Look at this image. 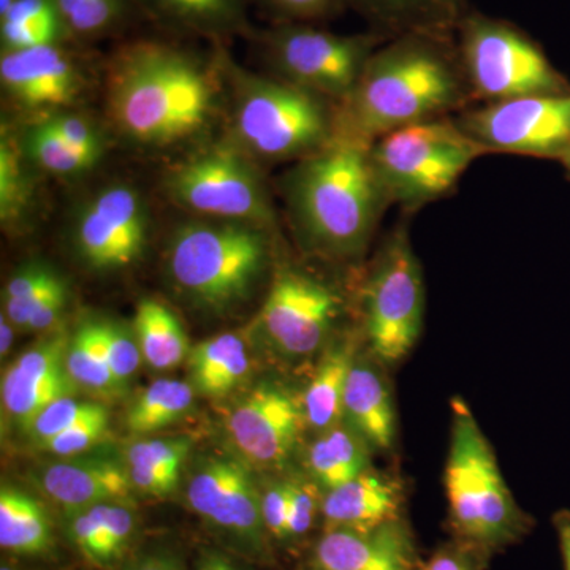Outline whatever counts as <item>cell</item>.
Instances as JSON below:
<instances>
[{"label":"cell","instance_id":"52a82bcc","mask_svg":"<svg viewBox=\"0 0 570 570\" xmlns=\"http://www.w3.org/2000/svg\"><path fill=\"white\" fill-rule=\"evenodd\" d=\"M485 149L461 126L428 119L393 130L370 146L387 202L417 206L450 193Z\"/></svg>","mask_w":570,"mask_h":570},{"label":"cell","instance_id":"8fae6325","mask_svg":"<svg viewBox=\"0 0 570 570\" xmlns=\"http://www.w3.org/2000/svg\"><path fill=\"white\" fill-rule=\"evenodd\" d=\"M425 287L406 228H396L367 276L363 317L371 352L384 365L412 351L423 328Z\"/></svg>","mask_w":570,"mask_h":570},{"label":"cell","instance_id":"4316f807","mask_svg":"<svg viewBox=\"0 0 570 570\" xmlns=\"http://www.w3.org/2000/svg\"><path fill=\"white\" fill-rule=\"evenodd\" d=\"M187 358L193 387L208 397L227 395L245 381L250 370L245 341L235 333L202 341L190 348Z\"/></svg>","mask_w":570,"mask_h":570},{"label":"cell","instance_id":"5b68a950","mask_svg":"<svg viewBox=\"0 0 570 570\" xmlns=\"http://www.w3.org/2000/svg\"><path fill=\"white\" fill-rule=\"evenodd\" d=\"M444 483L453 539L493 554L530 534L534 521L517 504L489 439L460 397L452 403Z\"/></svg>","mask_w":570,"mask_h":570},{"label":"cell","instance_id":"ac0fdd59","mask_svg":"<svg viewBox=\"0 0 570 570\" xmlns=\"http://www.w3.org/2000/svg\"><path fill=\"white\" fill-rule=\"evenodd\" d=\"M69 341L66 330L56 328L22 352L3 373L2 406L22 431L45 407L78 392L66 365Z\"/></svg>","mask_w":570,"mask_h":570},{"label":"cell","instance_id":"4dcf8cb0","mask_svg":"<svg viewBox=\"0 0 570 570\" xmlns=\"http://www.w3.org/2000/svg\"><path fill=\"white\" fill-rule=\"evenodd\" d=\"M193 384L178 379H160L149 385L126 415L127 431L146 436L184 417L194 404Z\"/></svg>","mask_w":570,"mask_h":570},{"label":"cell","instance_id":"f35d334b","mask_svg":"<svg viewBox=\"0 0 570 570\" xmlns=\"http://www.w3.org/2000/svg\"><path fill=\"white\" fill-rule=\"evenodd\" d=\"M322 497L324 490L314 480L292 482L291 515L285 546H296L309 538L317 521L322 520Z\"/></svg>","mask_w":570,"mask_h":570},{"label":"cell","instance_id":"b9f144b4","mask_svg":"<svg viewBox=\"0 0 570 570\" xmlns=\"http://www.w3.org/2000/svg\"><path fill=\"white\" fill-rule=\"evenodd\" d=\"M45 122L61 135L75 148L102 157L105 138L102 132L89 119L75 112L55 111L43 116Z\"/></svg>","mask_w":570,"mask_h":570},{"label":"cell","instance_id":"277c9868","mask_svg":"<svg viewBox=\"0 0 570 570\" xmlns=\"http://www.w3.org/2000/svg\"><path fill=\"white\" fill-rule=\"evenodd\" d=\"M217 61L232 88V142L250 159L302 160L335 138L336 112L324 97L242 69L223 48Z\"/></svg>","mask_w":570,"mask_h":570},{"label":"cell","instance_id":"ab89813d","mask_svg":"<svg viewBox=\"0 0 570 570\" xmlns=\"http://www.w3.org/2000/svg\"><path fill=\"white\" fill-rule=\"evenodd\" d=\"M108 428H110V414H108L107 407L102 406L89 417L67 428L40 449L47 450L52 455L66 456V459L78 456L99 444L107 436Z\"/></svg>","mask_w":570,"mask_h":570},{"label":"cell","instance_id":"11a10c76","mask_svg":"<svg viewBox=\"0 0 570 570\" xmlns=\"http://www.w3.org/2000/svg\"><path fill=\"white\" fill-rule=\"evenodd\" d=\"M561 164L564 165L566 171H568V175L570 176V149L564 154V156H562Z\"/></svg>","mask_w":570,"mask_h":570},{"label":"cell","instance_id":"d6986e66","mask_svg":"<svg viewBox=\"0 0 570 570\" xmlns=\"http://www.w3.org/2000/svg\"><path fill=\"white\" fill-rule=\"evenodd\" d=\"M3 92L29 111H59L80 92L81 73L66 43L29 50L2 51Z\"/></svg>","mask_w":570,"mask_h":570},{"label":"cell","instance_id":"6da1fadb","mask_svg":"<svg viewBox=\"0 0 570 570\" xmlns=\"http://www.w3.org/2000/svg\"><path fill=\"white\" fill-rule=\"evenodd\" d=\"M105 85L112 126L146 148H168L197 137L208 129L219 100V78L212 63L164 40L122 43L108 61Z\"/></svg>","mask_w":570,"mask_h":570},{"label":"cell","instance_id":"8d00e7d4","mask_svg":"<svg viewBox=\"0 0 570 570\" xmlns=\"http://www.w3.org/2000/svg\"><path fill=\"white\" fill-rule=\"evenodd\" d=\"M104 404L97 401L77 400L75 396L61 397L33 419L31 425L24 433L31 438L32 444L37 448L47 444L52 438L75 425L80 420L89 417L94 412L99 411Z\"/></svg>","mask_w":570,"mask_h":570},{"label":"cell","instance_id":"d4e9b609","mask_svg":"<svg viewBox=\"0 0 570 570\" xmlns=\"http://www.w3.org/2000/svg\"><path fill=\"white\" fill-rule=\"evenodd\" d=\"M373 448L348 423L341 422L317 433L307 448L306 463L311 478L328 491L351 482L371 468Z\"/></svg>","mask_w":570,"mask_h":570},{"label":"cell","instance_id":"9f6ffc18","mask_svg":"<svg viewBox=\"0 0 570 570\" xmlns=\"http://www.w3.org/2000/svg\"><path fill=\"white\" fill-rule=\"evenodd\" d=\"M13 2H14V0H0V13H3V11L9 9L11 3H13Z\"/></svg>","mask_w":570,"mask_h":570},{"label":"cell","instance_id":"cb8c5ba5","mask_svg":"<svg viewBox=\"0 0 570 570\" xmlns=\"http://www.w3.org/2000/svg\"><path fill=\"white\" fill-rule=\"evenodd\" d=\"M0 547L29 560H48L58 549L50 512L39 499L6 483L0 490Z\"/></svg>","mask_w":570,"mask_h":570},{"label":"cell","instance_id":"8992f818","mask_svg":"<svg viewBox=\"0 0 570 570\" xmlns=\"http://www.w3.org/2000/svg\"><path fill=\"white\" fill-rule=\"evenodd\" d=\"M269 253L266 228L197 217L170 236L167 272L195 306L223 314L253 296L268 268Z\"/></svg>","mask_w":570,"mask_h":570},{"label":"cell","instance_id":"7a4b0ae2","mask_svg":"<svg viewBox=\"0 0 570 570\" xmlns=\"http://www.w3.org/2000/svg\"><path fill=\"white\" fill-rule=\"evenodd\" d=\"M466 86L442 33H401L371 56L354 91L337 105L335 137L371 146L459 107Z\"/></svg>","mask_w":570,"mask_h":570},{"label":"cell","instance_id":"1f68e13d","mask_svg":"<svg viewBox=\"0 0 570 570\" xmlns=\"http://www.w3.org/2000/svg\"><path fill=\"white\" fill-rule=\"evenodd\" d=\"M22 153L32 167L52 176H78L99 164V157L75 148L51 129L43 118L26 129L20 140Z\"/></svg>","mask_w":570,"mask_h":570},{"label":"cell","instance_id":"9a60e30c","mask_svg":"<svg viewBox=\"0 0 570 570\" xmlns=\"http://www.w3.org/2000/svg\"><path fill=\"white\" fill-rule=\"evenodd\" d=\"M340 307V296L324 281L285 268L273 281L258 324L276 352L303 358L324 346Z\"/></svg>","mask_w":570,"mask_h":570},{"label":"cell","instance_id":"7bdbcfd3","mask_svg":"<svg viewBox=\"0 0 570 570\" xmlns=\"http://www.w3.org/2000/svg\"><path fill=\"white\" fill-rule=\"evenodd\" d=\"M292 482L269 483L262 491V515L272 542H287L288 515H291Z\"/></svg>","mask_w":570,"mask_h":570},{"label":"cell","instance_id":"74e56055","mask_svg":"<svg viewBox=\"0 0 570 570\" xmlns=\"http://www.w3.org/2000/svg\"><path fill=\"white\" fill-rule=\"evenodd\" d=\"M97 330L112 377L122 389L140 367L142 356L137 340L121 325L112 322L97 321Z\"/></svg>","mask_w":570,"mask_h":570},{"label":"cell","instance_id":"e575fe53","mask_svg":"<svg viewBox=\"0 0 570 570\" xmlns=\"http://www.w3.org/2000/svg\"><path fill=\"white\" fill-rule=\"evenodd\" d=\"M67 371L78 389L112 395L121 392L100 346L97 321H85L70 335L66 356Z\"/></svg>","mask_w":570,"mask_h":570},{"label":"cell","instance_id":"d6a6232c","mask_svg":"<svg viewBox=\"0 0 570 570\" xmlns=\"http://www.w3.org/2000/svg\"><path fill=\"white\" fill-rule=\"evenodd\" d=\"M31 164L20 140L3 127L0 138V220L3 227H18L29 216L33 202Z\"/></svg>","mask_w":570,"mask_h":570},{"label":"cell","instance_id":"816d5d0a","mask_svg":"<svg viewBox=\"0 0 570 570\" xmlns=\"http://www.w3.org/2000/svg\"><path fill=\"white\" fill-rule=\"evenodd\" d=\"M14 326L11 324L6 314L0 316V355L6 356L9 354L11 346H13Z\"/></svg>","mask_w":570,"mask_h":570},{"label":"cell","instance_id":"7c38bea8","mask_svg":"<svg viewBox=\"0 0 570 570\" xmlns=\"http://www.w3.org/2000/svg\"><path fill=\"white\" fill-rule=\"evenodd\" d=\"M187 504L232 550L250 561H273V542L262 515V491L242 461L216 456L189 479Z\"/></svg>","mask_w":570,"mask_h":570},{"label":"cell","instance_id":"83f0119b","mask_svg":"<svg viewBox=\"0 0 570 570\" xmlns=\"http://www.w3.org/2000/svg\"><path fill=\"white\" fill-rule=\"evenodd\" d=\"M134 335L142 360L156 371L181 365L193 348L181 321L157 299L145 298L138 303Z\"/></svg>","mask_w":570,"mask_h":570},{"label":"cell","instance_id":"4fadbf2b","mask_svg":"<svg viewBox=\"0 0 570 570\" xmlns=\"http://www.w3.org/2000/svg\"><path fill=\"white\" fill-rule=\"evenodd\" d=\"M460 126L485 151L561 160L570 149V91L487 104Z\"/></svg>","mask_w":570,"mask_h":570},{"label":"cell","instance_id":"ffe728a7","mask_svg":"<svg viewBox=\"0 0 570 570\" xmlns=\"http://www.w3.org/2000/svg\"><path fill=\"white\" fill-rule=\"evenodd\" d=\"M37 483L45 497L69 510L91 508L104 502H129L132 493L127 468L108 459L52 461L37 471Z\"/></svg>","mask_w":570,"mask_h":570},{"label":"cell","instance_id":"5bb4252c","mask_svg":"<svg viewBox=\"0 0 570 570\" xmlns=\"http://www.w3.org/2000/svg\"><path fill=\"white\" fill-rule=\"evenodd\" d=\"M151 234V214L142 195L129 184L97 190L73 217V246L94 272H121L137 264Z\"/></svg>","mask_w":570,"mask_h":570},{"label":"cell","instance_id":"f907efd6","mask_svg":"<svg viewBox=\"0 0 570 570\" xmlns=\"http://www.w3.org/2000/svg\"><path fill=\"white\" fill-rule=\"evenodd\" d=\"M554 531L558 534V542H560V550L562 557V564L564 570H570V512L569 510H560L553 517Z\"/></svg>","mask_w":570,"mask_h":570},{"label":"cell","instance_id":"681fc988","mask_svg":"<svg viewBox=\"0 0 570 570\" xmlns=\"http://www.w3.org/2000/svg\"><path fill=\"white\" fill-rule=\"evenodd\" d=\"M194 570H245L234 554L217 547H204L195 558Z\"/></svg>","mask_w":570,"mask_h":570},{"label":"cell","instance_id":"f546056e","mask_svg":"<svg viewBox=\"0 0 570 570\" xmlns=\"http://www.w3.org/2000/svg\"><path fill=\"white\" fill-rule=\"evenodd\" d=\"M371 21L397 33H442L455 21L456 14L441 0H346Z\"/></svg>","mask_w":570,"mask_h":570},{"label":"cell","instance_id":"f1b7e54d","mask_svg":"<svg viewBox=\"0 0 570 570\" xmlns=\"http://www.w3.org/2000/svg\"><path fill=\"white\" fill-rule=\"evenodd\" d=\"M73 39L55 0H14L0 13L2 51L29 50Z\"/></svg>","mask_w":570,"mask_h":570},{"label":"cell","instance_id":"bcb514c9","mask_svg":"<svg viewBox=\"0 0 570 570\" xmlns=\"http://www.w3.org/2000/svg\"><path fill=\"white\" fill-rule=\"evenodd\" d=\"M56 275L58 273L52 272L50 266L39 264V262H32V264L22 266L10 277L9 283L3 288L2 302L24 298V296L33 294L41 285L47 284L48 281H51Z\"/></svg>","mask_w":570,"mask_h":570},{"label":"cell","instance_id":"836d02e7","mask_svg":"<svg viewBox=\"0 0 570 570\" xmlns=\"http://www.w3.org/2000/svg\"><path fill=\"white\" fill-rule=\"evenodd\" d=\"M71 39L94 40L121 32L130 20L134 0H55Z\"/></svg>","mask_w":570,"mask_h":570},{"label":"cell","instance_id":"2e32d148","mask_svg":"<svg viewBox=\"0 0 570 570\" xmlns=\"http://www.w3.org/2000/svg\"><path fill=\"white\" fill-rule=\"evenodd\" d=\"M225 428L243 459L255 466H283L306 428L302 400L279 385H258L236 404Z\"/></svg>","mask_w":570,"mask_h":570},{"label":"cell","instance_id":"60d3db41","mask_svg":"<svg viewBox=\"0 0 570 570\" xmlns=\"http://www.w3.org/2000/svg\"><path fill=\"white\" fill-rule=\"evenodd\" d=\"M269 14L281 22H307L335 17L346 7V0H257Z\"/></svg>","mask_w":570,"mask_h":570},{"label":"cell","instance_id":"7402d4cb","mask_svg":"<svg viewBox=\"0 0 570 570\" xmlns=\"http://www.w3.org/2000/svg\"><path fill=\"white\" fill-rule=\"evenodd\" d=\"M376 360L356 354L344 392V422L373 450H390L396 438L395 403L389 379Z\"/></svg>","mask_w":570,"mask_h":570},{"label":"cell","instance_id":"f6af8a7d","mask_svg":"<svg viewBox=\"0 0 570 570\" xmlns=\"http://www.w3.org/2000/svg\"><path fill=\"white\" fill-rule=\"evenodd\" d=\"M67 303H69V287L61 277L51 288L47 298L37 307L31 322H29L28 332L47 333L56 330L61 322Z\"/></svg>","mask_w":570,"mask_h":570},{"label":"cell","instance_id":"c3c4849f","mask_svg":"<svg viewBox=\"0 0 570 570\" xmlns=\"http://www.w3.org/2000/svg\"><path fill=\"white\" fill-rule=\"evenodd\" d=\"M121 570H186L183 561L170 551L156 550L138 554L124 562Z\"/></svg>","mask_w":570,"mask_h":570},{"label":"cell","instance_id":"484cf974","mask_svg":"<svg viewBox=\"0 0 570 570\" xmlns=\"http://www.w3.org/2000/svg\"><path fill=\"white\" fill-rule=\"evenodd\" d=\"M356 354L354 340L326 348L302 396L303 415L311 430L322 433L343 422L344 392Z\"/></svg>","mask_w":570,"mask_h":570},{"label":"cell","instance_id":"ba28073f","mask_svg":"<svg viewBox=\"0 0 570 570\" xmlns=\"http://www.w3.org/2000/svg\"><path fill=\"white\" fill-rule=\"evenodd\" d=\"M250 37L275 77L337 105L354 91L384 41L377 33L341 36L305 22H281Z\"/></svg>","mask_w":570,"mask_h":570},{"label":"cell","instance_id":"44dd1931","mask_svg":"<svg viewBox=\"0 0 570 570\" xmlns=\"http://www.w3.org/2000/svg\"><path fill=\"white\" fill-rule=\"evenodd\" d=\"M403 502L400 480L370 468L351 482L324 491L322 523L324 528L371 530L385 521L400 519Z\"/></svg>","mask_w":570,"mask_h":570},{"label":"cell","instance_id":"ee69618b","mask_svg":"<svg viewBox=\"0 0 570 570\" xmlns=\"http://www.w3.org/2000/svg\"><path fill=\"white\" fill-rule=\"evenodd\" d=\"M491 554L452 539L439 547L420 570H485Z\"/></svg>","mask_w":570,"mask_h":570},{"label":"cell","instance_id":"9c48e42d","mask_svg":"<svg viewBox=\"0 0 570 570\" xmlns=\"http://www.w3.org/2000/svg\"><path fill=\"white\" fill-rule=\"evenodd\" d=\"M460 59L468 88L489 104L570 91L569 81L528 33L485 14L461 20Z\"/></svg>","mask_w":570,"mask_h":570},{"label":"cell","instance_id":"e0dca14e","mask_svg":"<svg viewBox=\"0 0 570 570\" xmlns=\"http://www.w3.org/2000/svg\"><path fill=\"white\" fill-rule=\"evenodd\" d=\"M414 532L403 517L371 530L324 528L302 570H420Z\"/></svg>","mask_w":570,"mask_h":570},{"label":"cell","instance_id":"f5cc1de1","mask_svg":"<svg viewBox=\"0 0 570 570\" xmlns=\"http://www.w3.org/2000/svg\"><path fill=\"white\" fill-rule=\"evenodd\" d=\"M448 9L452 10L453 13L459 14L461 7H463L464 0H441Z\"/></svg>","mask_w":570,"mask_h":570},{"label":"cell","instance_id":"30bf717a","mask_svg":"<svg viewBox=\"0 0 570 570\" xmlns=\"http://www.w3.org/2000/svg\"><path fill=\"white\" fill-rule=\"evenodd\" d=\"M165 193L179 208L200 219L243 223L272 230V197L254 159L235 142H220L174 165Z\"/></svg>","mask_w":570,"mask_h":570},{"label":"cell","instance_id":"7dc6e473","mask_svg":"<svg viewBox=\"0 0 570 570\" xmlns=\"http://www.w3.org/2000/svg\"><path fill=\"white\" fill-rule=\"evenodd\" d=\"M132 489L151 498H168L178 490L179 478L146 466H126Z\"/></svg>","mask_w":570,"mask_h":570},{"label":"cell","instance_id":"3957f363","mask_svg":"<svg viewBox=\"0 0 570 570\" xmlns=\"http://www.w3.org/2000/svg\"><path fill=\"white\" fill-rule=\"evenodd\" d=\"M285 202L303 243L335 258L362 254L389 204L370 146L333 138L298 160L284 178Z\"/></svg>","mask_w":570,"mask_h":570},{"label":"cell","instance_id":"603a6c76","mask_svg":"<svg viewBox=\"0 0 570 570\" xmlns=\"http://www.w3.org/2000/svg\"><path fill=\"white\" fill-rule=\"evenodd\" d=\"M142 13L176 31L216 41L253 36L249 0H134Z\"/></svg>","mask_w":570,"mask_h":570},{"label":"cell","instance_id":"db71d44e","mask_svg":"<svg viewBox=\"0 0 570 570\" xmlns=\"http://www.w3.org/2000/svg\"><path fill=\"white\" fill-rule=\"evenodd\" d=\"M0 570H24L20 568V566L13 564V562L3 560L2 566H0Z\"/></svg>","mask_w":570,"mask_h":570},{"label":"cell","instance_id":"d590c367","mask_svg":"<svg viewBox=\"0 0 570 570\" xmlns=\"http://www.w3.org/2000/svg\"><path fill=\"white\" fill-rule=\"evenodd\" d=\"M193 449L187 438L141 439L129 445L126 452V466L159 469L181 479V469Z\"/></svg>","mask_w":570,"mask_h":570}]
</instances>
